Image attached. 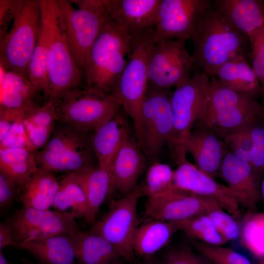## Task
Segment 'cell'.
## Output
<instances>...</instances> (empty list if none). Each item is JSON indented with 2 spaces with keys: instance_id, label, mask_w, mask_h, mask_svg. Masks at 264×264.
Listing matches in <instances>:
<instances>
[{
  "instance_id": "cell-16",
  "label": "cell",
  "mask_w": 264,
  "mask_h": 264,
  "mask_svg": "<svg viewBox=\"0 0 264 264\" xmlns=\"http://www.w3.org/2000/svg\"><path fill=\"white\" fill-rule=\"evenodd\" d=\"M219 208L220 205L212 199L175 187L163 194L148 197L145 215L153 220L177 222Z\"/></svg>"
},
{
  "instance_id": "cell-4",
  "label": "cell",
  "mask_w": 264,
  "mask_h": 264,
  "mask_svg": "<svg viewBox=\"0 0 264 264\" xmlns=\"http://www.w3.org/2000/svg\"><path fill=\"white\" fill-rule=\"evenodd\" d=\"M40 1L49 52L46 101L55 104L68 91L82 85L83 75L70 50L56 0Z\"/></svg>"
},
{
  "instance_id": "cell-2",
  "label": "cell",
  "mask_w": 264,
  "mask_h": 264,
  "mask_svg": "<svg viewBox=\"0 0 264 264\" xmlns=\"http://www.w3.org/2000/svg\"><path fill=\"white\" fill-rule=\"evenodd\" d=\"M133 40L109 19L92 45L82 75L85 87L111 95L126 66Z\"/></svg>"
},
{
  "instance_id": "cell-3",
  "label": "cell",
  "mask_w": 264,
  "mask_h": 264,
  "mask_svg": "<svg viewBox=\"0 0 264 264\" xmlns=\"http://www.w3.org/2000/svg\"><path fill=\"white\" fill-rule=\"evenodd\" d=\"M264 121V105L256 99L210 80L203 110L194 127L208 128L222 138L233 132Z\"/></svg>"
},
{
  "instance_id": "cell-37",
  "label": "cell",
  "mask_w": 264,
  "mask_h": 264,
  "mask_svg": "<svg viewBox=\"0 0 264 264\" xmlns=\"http://www.w3.org/2000/svg\"><path fill=\"white\" fill-rule=\"evenodd\" d=\"M76 218L75 214L72 212H59L38 228L30 232L25 240L62 235L72 236L79 229L75 220Z\"/></svg>"
},
{
  "instance_id": "cell-46",
  "label": "cell",
  "mask_w": 264,
  "mask_h": 264,
  "mask_svg": "<svg viewBox=\"0 0 264 264\" xmlns=\"http://www.w3.org/2000/svg\"><path fill=\"white\" fill-rule=\"evenodd\" d=\"M19 0H0V40L6 34Z\"/></svg>"
},
{
  "instance_id": "cell-55",
  "label": "cell",
  "mask_w": 264,
  "mask_h": 264,
  "mask_svg": "<svg viewBox=\"0 0 264 264\" xmlns=\"http://www.w3.org/2000/svg\"><path fill=\"white\" fill-rule=\"evenodd\" d=\"M214 264H218V263H215Z\"/></svg>"
},
{
  "instance_id": "cell-31",
  "label": "cell",
  "mask_w": 264,
  "mask_h": 264,
  "mask_svg": "<svg viewBox=\"0 0 264 264\" xmlns=\"http://www.w3.org/2000/svg\"><path fill=\"white\" fill-rule=\"evenodd\" d=\"M54 210L71 212L77 218H82L90 223V211L84 190L75 172L67 173L60 181L53 201Z\"/></svg>"
},
{
  "instance_id": "cell-51",
  "label": "cell",
  "mask_w": 264,
  "mask_h": 264,
  "mask_svg": "<svg viewBox=\"0 0 264 264\" xmlns=\"http://www.w3.org/2000/svg\"><path fill=\"white\" fill-rule=\"evenodd\" d=\"M120 259H118L117 260H116L111 262H108L103 264H125L123 262H122L121 261H120Z\"/></svg>"
},
{
  "instance_id": "cell-34",
  "label": "cell",
  "mask_w": 264,
  "mask_h": 264,
  "mask_svg": "<svg viewBox=\"0 0 264 264\" xmlns=\"http://www.w3.org/2000/svg\"><path fill=\"white\" fill-rule=\"evenodd\" d=\"M173 222L178 230L197 241L215 245L226 243L207 214Z\"/></svg>"
},
{
  "instance_id": "cell-22",
  "label": "cell",
  "mask_w": 264,
  "mask_h": 264,
  "mask_svg": "<svg viewBox=\"0 0 264 264\" xmlns=\"http://www.w3.org/2000/svg\"><path fill=\"white\" fill-rule=\"evenodd\" d=\"M213 76L227 88L256 100L262 97L260 82L244 56L227 62L218 68Z\"/></svg>"
},
{
  "instance_id": "cell-26",
  "label": "cell",
  "mask_w": 264,
  "mask_h": 264,
  "mask_svg": "<svg viewBox=\"0 0 264 264\" xmlns=\"http://www.w3.org/2000/svg\"><path fill=\"white\" fill-rule=\"evenodd\" d=\"M0 109H21L36 105L39 94L22 74L0 66Z\"/></svg>"
},
{
  "instance_id": "cell-14",
  "label": "cell",
  "mask_w": 264,
  "mask_h": 264,
  "mask_svg": "<svg viewBox=\"0 0 264 264\" xmlns=\"http://www.w3.org/2000/svg\"><path fill=\"white\" fill-rule=\"evenodd\" d=\"M177 164L173 177V185L176 188L216 201L222 209L234 219L241 218L240 204L250 208L255 207L246 197L219 183L186 159Z\"/></svg>"
},
{
  "instance_id": "cell-12",
  "label": "cell",
  "mask_w": 264,
  "mask_h": 264,
  "mask_svg": "<svg viewBox=\"0 0 264 264\" xmlns=\"http://www.w3.org/2000/svg\"><path fill=\"white\" fill-rule=\"evenodd\" d=\"M171 89L148 86L142 111L140 132L137 139L150 158L157 155L171 141L174 131Z\"/></svg>"
},
{
  "instance_id": "cell-56",
  "label": "cell",
  "mask_w": 264,
  "mask_h": 264,
  "mask_svg": "<svg viewBox=\"0 0 264 264\" xmlns=\"http://www.w3.org/2000/svg\"></svg>"
},
{
  "instance_id": "cell-44",
  "label": "cell",
  "mask_w": 264,
  "mask_h": 264,
  "mask_svg": "<svg viewBox=\"0 0 264 264\" xmlns=\"http://www.w3.org/2000/svg\"><path fill=\"white\" fill-rule=\"evenodd\" d=\"M251 59L252 69L264 88V27L251 41Z\"/></svg>"
},
{
  "instance_id": "cell-54",
  "label": "cell",
  "mask_w": 264,
  "mask_h": 264,
  "mask_svg": "<svg viewBox=\"0 0 264 264\" xmlns=\"http://www.w3.org/2000/svg\"><path fill=\"white\" fill-rule=\"evenodd\" d=\"M261 264H264V258H263V260L261 262Z\"/></svg>"
},
{
  "instance_id": "cell-27",
  "label": "cell",
  "mask_w": 264,
  "mask_h": 264,
  "mask_svg": "<svg viewBox=\"0 0 264 264\" xmlns=\"http://www.w3.org/2000/svg\"><path fill=\"white\" fill-rule=\"evenodd\" d=\"M72 236L77 264H103L121 258L107 240L91 230L79 229Z\"/></svg>"
},
{
  "instance_id": "cell-13",
  "label": "cell",
  "mask_w": 264,
  "mask_h": 264,
  "mask_svg": "<svg viewBox=\"0 0 264 264\" xmlns=\"http://www.w3.org/2000/svg\"><path fill=\"white\" fill-rule=\"evenodd\" d=\"M212 5L208 0H161L153 34L154 43L190 40Z\"/></svg>"
},
{
  "instance_id": "cell-38",
  "label": "cell",
  "mask_w": 264,
  "mask_h": 264,
  "mask_svg": "<svg viewBox=\"0 0 264 264\" xmlns=\"http://www.w3.org/2000/svg\"><path fill=\"white\" fill-rule=\"evenodd\" d=\"M174 171L166 164L155 162L149 168L143 186L145 195L148 197L159 196L175 188Z\"/></svg>"
},
{
  "instance_id": "cell-23",
  "label": "cell",
  "mask_w": 264,
  "mask_h": 264,
  "mask_svg": "<svg viewBox=\"0 0 264 264\" xmlns=\"http://www.w3.org/2000/svg\"><path fill=\"white\" fill-rule=\"evenodd\" d=\"M123 119L119 110L93 132L91 144L98 165L109 168L129 135Z\"/></svg>"
},
{
  "instance_id": "cell-50",
  "label": "cell",
  "mask_w": 264,
  "mask_h": 264,
  "mask_svg": "<svg viewBox=\"0 0 264 264\" xmlns=\"http://www.w3.org/2000/svg\"><path fill=\"white\" fill-rule=\"evenodd\" d=\"M141 264H161L160 261L152 259V258L145 260L143 263Z\"/></svg>"
},
{
  "instance_id": "cell-49",
  "label": "cell",
  "mask_w": 264,
  "mask_h": 264,
  "mask_svg": "<svg viewBox=\"0 0 264 264\" xmlns=\"http://www.w3.org/2000/svg\"><path fill=\"white\" fill-rule=\"evenodd\" d=\"M260 192L261 198L264 202V174L261 181Z\"/></svg>"
},
{
  "instance_id": "cell-7",
  "label": "cell",
  "mask_w": 264,
  "mask_h": 264,
  "mask_svg": "<svg viewBox=\"0 0 264 264\" xmlns=\"http://www.w3.org/2000/svg\"><path fill=\"white\" fill-rule=\"evenodd\" d=\"M92 134L65 124L56 126L45 146L35 153L38 168L69 173L95 166Z\"/></svg>"
},
{
  "instance_id": "cell-41",
  "label": "cell",
  "mask_w": 264,
  "mask_h": 264,
  "mask_svg": "<svg viewBox=\"0 0 264 264\" xmlns=\"http://www.w3.org/2000/svg\"><path fill=\"white\" fill-rule=\"evenodd\" d=\"M250 127L233 132L222 138L231 153L248 163L253 145Z\"/></svg>"
},
{
  "instance_id": "cell-19",
  "label": "cell",
  "mask_w": 264,
  "mask_h": 264,
  "mask_svg": "<svg viewBox=\"0 0 264 264\" xmlns=\"http://www.w3.org/2000/svg\"><path fill=\"white\" fill-rule=\"evenodd\" d=\"M145 166L142 149L136 138L126 137L109 170L113 188L125 196L137 187Z\"/></svg>"
},
{
  "instance_id": "cell-35",
  "label": "cell",
  "mask_w": 264,
  "mask_h": 264,
  "mask_svg": "<svg viewBox=\"0 0 264 264\" xmlns=\"http://www.w3.org/2000/svg\"><path fill=\"white\" fill-rule=\"evenodd\" d=\"M58 212L56 210H41L23 205L16 212L10 224L16 242L24 241L30 232Z\"/></svg>"
},
{
  "instance_id": "cell-52",
  "label": "cell",
  "mask_w": 264,
  "mask_h": 264,
  "mask_svg": "<svg viewBox=\"0 0 264 264\" xmlns=\"http://www.w3.org/2000/svg\"><path fill=\"white\" fill-rule=\"evenodd\" d=\"M22 260L24 264H38L31 263L25 259H22Z\"/></svg>"
},
{
  "instance_id": "cell-43",
  "label": "cell",
  "mask_w": 264,
  "mask_h": 264,
  "mask_svg": "<svg viewBox=\"0 0 264 264\" xmlns=\"http://www.w3.org/2000/svg\"><path fill=\"white\" fill-rule=\"evenodd\" d=\"M209 259L187 247L172 248L163 256L161 264H211Z\"/></svg>"
},
{
  "instance_id": "cell-33",
  "label": "cell",
  "mask_w": 264,
  "mask_h": 264,
  "mask_svg": "<svg viewBox=\"0 0 264 264\" xmlns=\"http://www.w3.org/2000/svg\"><path fill=\"white\" fill-rule=\"evenodd\" d=\"M49 52L47 36L44 26L41 21L40 32L29 66V78L34 89L42 94L46 101Z\"/></svg>"
},
{
  "instance_id": "cell-15",
  "label": "cell",
  "mask_w": 264,
  "mask_h": 264,
  "mask_svg": "<svg viewBox=\"0 0 264 264\" xmlns=\"http://www.w3.org/2000/svg\"><path fill=\"white\" fill-rule=\"evenodd\" d=\"M208 75L195 72L172 91L171 102L174 131L170 143L176 146L192 131L204 108L210 85Z\"/></svg>"
},
{
  "instance_id": "cell-30",
  "label": "cell",
  "mask_w": 264,
  "mask_h": 264,
  "mask_svg": "<svg viewBox=\"0 0 264 264\" xmlns=\"http://www.w3.org/2000/svg\"><path fill=\"white\" fill-rule=\"evenodd\" d=\"M75 173L87 198L90 223L93 222L100 207L113 188L109 168L98 165Z\"/></svg>"
},
{
  "instance_id": "cell-25",
  "label": "cell",
  "mask_w": 264,
  "mask_h": 264,
  "mask_svg": "<svg viewBox=\"0 0 264 264\" xmlns=\"http://www.w3.org/2000/svg\"><path fill=\"white\" fill-rule=\"evenodd\" d=\"M178 230L173 222L153 220L137 227L132 247L135 256L148 260L168 244Z\"/></svg>"
},
{
  "instance_id": "cell-8",
  "label": "cell",
  "mask_w": 264,
  "mask_h": 264,
  "mask_svg": "<svg viewBox=\"0 0 264 264\" xmlns=\"http://www.w3.org/2000/svg\"><path fill=\"white\" fill-rule=\"evenodd\" d=\"M154 29L134 39L128 62L111 94L132 119L136 137L141 129L142 111L148 88V69L154 43Z\"/></svg>"
},
{
  "instance_id": "cell-10",
  "label": "cell",
  "mask_w": 264,
  "mask_h": 264,
  "mask_svg": "<svg viewBox=\"0 0 264 264\" xmlns=\"http://www.w3.org/2000/svg\"><path fill=\"white\" fill-rule=\"evenodd\" d=\"M145 195L143 186H138L115 201L109 211L95 222L90 229L107 240L121 258L134 264L136 259L132 242L138 226L137 207L139 198Z\"/></svg>"
},
{
  "instance_id": "cell-53",
  "label": "cell",
  "mask_w": 264,
  "mask_h": 264,
  "mask_svg": "<svg viewBox=\"0 0 264 264\" xmlns=\"http://www.w3.org/2000/svg\"><path fill=\"white\" fill-rule=\"evenodd\" d=\"M262 98L263 99V101H264V88L263 89V96H262Z\"/></svg>"
},
{
  "instance_id": "cell-48",
  "label": "cell",
  "mask_w": 264,
  "mask_h": 264,
  "mask_svg": "<svg viewBox=\"0 0 264 264\" xmlns=\"http://www.w3.org/2000/svg\"><path fill=\"white\" fill-rule=\"evenodd\" d=\"M0 264H11L4 257L2 250H0Z\"/></svg>"
},
{
  "instance_id": "cell-42",
  "label": "cell",
  "mask_w": 264,
  "mask_h": 264,
  "mask_svg": "<svg viewBox=\"0 0 264 264\" xmlns=\"http://www.w3.org/2000/svg\"><path fill=\"white\" fill-rule=\"evenodd\" d=\"M207 215L225 242L236 239L240 235V230L234 218L221 208L213 209Z\"/></svg>"
},
{
  "instance_id": "cell-39",
  "label": "cell",
  "mask_w": 264,
  "mask_h": 264,
  "mask_svg": "<svg viewBox=\"0 0 264 264\" xmlns=\"http://www.w3.org/2000/svg\"><path fill=\"white\" fill-rule=\"evenodd\" d=\"M194 245L199 252L214 263L220 264H252L243 255L221 245L196 241Z\"/></svg>"
},
{
  "instance_id": "cell-20",
  "label": "cell",
  "mask_w": 264,
  "mask_h": 264,
  "mask_svg": "<svg viewBox=\"0 0 264 264\" xmlns=\"http://www.w3.org/2000/svg\"><path fill=\"white\" fill-rule=\"evenodd\" d=\"M214 7L250 42L264 27V2L259 0H216Z\"/></svg>"
},
{
  "instance_id": "cell-47",
  "label": "cell",
  "mask_w": 264,
  "mask_h": 264,
  "mask_svg": "<svg viewBox=\"0 0 264 264\" xmlns=\"http://www.w3.org/2000/svg\"><path fill=\"white\" fill-rule=\"evenodd\" d=\"M16 242L14 232L10 223L2 222L0 224V250Z\"/></svg>"
},
{
  "instance_id": "cell-6",
  "label": "cell",
  "mask_w": 264,
  "mask_h": 264,
  "mask_svg": "<svg viewBox=\"0 0 264 264\" xmlns=\"http://www.w3.org/2000/svg\"><path fill=\"white\" fill-rule=\"evenodd\" d=\"M41 17L40 0H19L8 30L0 40V66L5 70L29 80V66L39 35Z\"/></svg>"
},
{
  "instance_id": "cell-40",
  "label": "cell",
  "mask_w": 264,
  "mask_h": 264,
  "mask_svg": "<svg viewBox=\"0 0 264 264\" xmlns=\"http://www.w3.org/2000/svg\"><path fill=\"white\" fill-rule=\"evenodd\" d=\"M250 132L253 145L249 163L260 184L264 174V121L251 126Z\"/></svg>"
},
{
  "instance_id": "cell-29",
  "label": "cell",
  "mask_w": 264,
  "mask_h": 264,
  "mask_svg": "<svg viewBox=\"0 0 264 264\" xmlns=\"http://www.w3.org/2000/svg\"><path fill=\"white\" fill-rule=\"evenodd\" d=\"M59 181L52 173L39 168L22 188L19 200L23 206L41 210L52 207Z\"/></svg>"
},
{
  "instance_id": "cell-11",
  "label": "cell",
  "mask_w": 264,
  "mask_h": 264,
  "mask_svg": "<svg viewBox=\"0 0 264 264\" xmlns=\"http://www.w3.org/2000/svg\"><path fill=\"white\" fill-rule=\"evenodd\" d=\"M195 68L186 41L171 40L154 44L148 65V86L171 89L188 81Z\"/></svg>"
},
{
  "instance_id": "cell-24",
  "label": "cell",
  "mask_w": 264,
  "mask_h": 264,
  "mask_svg": "<svg viewBox=\"0 0 264 264\" xmlns=\"http://www.w3.org/2000/svg\"><path fill=\"white\" fill-rule=\"evenodd\" d=\"M219 176L227 186L246 197L255 206L262 199L260 183L250 164L229 151L222 160Z\"/></svg>"
},
{
  "instance_id": "cell-21",
  "label": "cell",
  "mask_w": 264,
  "mask_h": 264,
  "mask_svg": "<svg viewBox=\"0 0 264 264\" xmlns=\"http://www.w3.org/2000/svg\"><path fill=\"white\" fill-rule=\"evenodd\" d=\"M13 245L27 251L42 264H77L70 235L29 239Z\"/></svg>"
},
{
  "instance_id": "cell-45",
  "label": "cell",
  "mask_w": 264,
  "mask_h": 264,
  "mask_svg": "<svg viewBox=\"0 0 264 264\" xmlns=\"http://www.w3.org/2000/svg\"><path fill=\"white\" fill-rule=\"evenodd\" d=\"M21 189L9 178L0 173V206L4 209L11 205Z\"/></svg>"
},
{
  "instance_id": "cell-5",
  "label": "cell",
  "mask_w": 264,
  "mask_h": 264,
  "mask_svg": "<svg viewBox=\"0 0 264 264\" xmlns=\"http://www.w3.org/2000/svg\"><path fill=\"white\" fill-rule=\"evenodd\" d=\"M56 0L72 57L82 74L108 17L102 0Z\"/></svg>"
},
{
  "instance_id": "cell-17",
  "label": "cell",
  "mask_w": 264,
  "mask_h": 264,
  "mask_svg": "<svg viewBox=\"0 0 264 264\" xmlns=\"http://www.w3.org/2000/svg\"><path fill=\"white\" fill-rule=\"evenodd\" d=\"M173 148L174 159L190 154L196 166L213 178L220 175L222 160L228 151L221 137L205 127H195L190 133Z\"/></svg>"
},
{
  "instance_id": "cell-1",
  "label": "cell",
  "mask_w": 264,
  "mask_h": 264,
  "mask_svg": "<svg viewBox=\"0 0 264 264\" xmlns=\"http://www.w3.org/2000/svg\"><path fill=\"white\" fill-rule=\"evenodd\" d=\"M190 40L194 46L195 68L214 76L227 62L244 56L248 39L227 22L212 2Z\"/></svg>"
},
{
  "instance_id": "cell-36",
  "label": "cell",
  "mask_w": 264,
  "mask_h": 264,
  "mask_svg": "<svg viewBox=\"0 0 264 264\" xmlns=\"http://www.w3.org/2000/svg\"><path fill=\"white\" fill-rule=\"evenodd\" d=\"M240 235L243 246L255 256L264 258V213L249 214Z\"/></svg>"
},
{
  "instance_id": "cell-32",
  "label": "cell",
  "mask_w": 264,
  "mask_h": 264,
  "mask_svg": "<svg viewBox=\"0 0 264 264\" xmlns=\"http://www.w3.org/2000/svg\"><path fill=\"white\" fill-rule=\"evenodd\" d=\"M38 168L35 152L24 148L0 149V173L21 190Z\"/></svg>"
},
{
  "instance_id": "cell-18",
  "label": "cell",
  "mask_w": 264,
  "mask_h": 264,
  "mask_svg": "<svg viewBox=\"0 0 264 264\" xmlns=\"http://www.w3.org/2000/svg\"><path fill=\"white\" fill-rule=\"evenodd\" d=\"M109 19L132 40L154 29L161 0H102Z\"/></svg>"
},
{
  "instance_id": "cell-28",
  "label": "cell",
  "mask_w": 264,
  "mask_h": 264,
  "mask_svg": "<svg viewBox=\"0 0 264 264\" xmlns=\"http://www.w3.org/2000/svg\"><path fill=\"white\" fill-rule=\"evenodd\" d=\"M57 121L55 104L49 101L36 105L26 112L22 123L26 134L36 152L47 144Z\"/></svg>"
},
{
  "instance_id": "cell-9",
  "label": "cell",
  "mask_w": 264,
  "mask_h": 264,
  "mask_svg": "<svg viewBox=\"0 0 264 264\" xmlns=\"http://www.w3.org/2000/svg\"><path fill=\"white\" fill-rule=\"evenodd\" d=\"M57 121L93 132L121 108L111 95L80 86L66 92L55 104Z\"/></svg>"
}]
</instances>
